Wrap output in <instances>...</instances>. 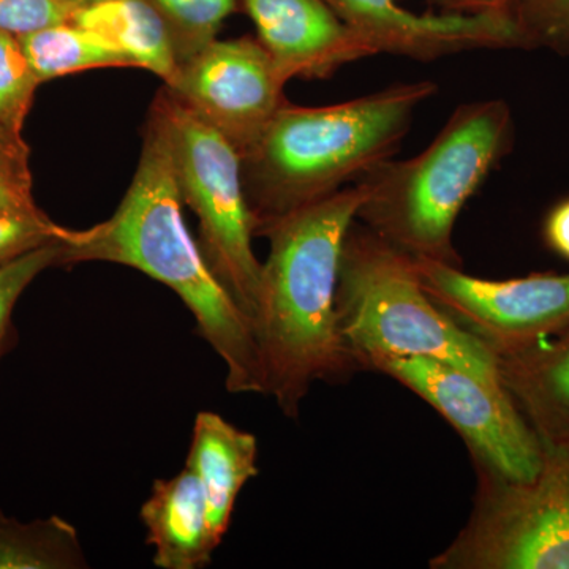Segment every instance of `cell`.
Returning <instances> with one entry per match:
<instances>
[{
	"instance_id": "cell-1",
	"label": "cell",
	"mask_w": 569,
	"mask_h": 569,
	"mask_svg": "<svg viewBox=\"0 0 569 569\" xmlns=\"http://www.w3.org/2000/svg\"><path fill=\"white\" fill-rule=\"evenodd\" d=\"M182 206L167 126L151 104L132 183L110 219L88 230H71L62 242V266L104 261L129 266L167 284L222 359L228 391L266 395L252 320L212 274L183 222Z\"/></svg>"
},
{
	"instance_id": "cell-2",
	"label": "cell",
	"mask_w": 569,
	"mask_h": 569,
	"mask_svg": "<svg viewBox=\"0 0 569 569\" xmlns=\"http://www.w3.org/2000/svg\"><path fill=\"white\" fill-rule=\"evenodd\" d=\"M365 197L356 182L258 231L271 250L261 269L253 329L266 395L287 417H298L316 381L335 383L361 369L340 331L336 291L343 242Z\"/></svg>"
},
{
	"instance_id": "cell-3",
	"label": "cell",
	"mask_w": 569,
	"mask_h": 569,
	"mask_svg": "<svg viewBox=\"0 0 569 569\" xmlns=\"http://www.w3.org/2000/svg\"><path fill=\"white\" fill-rule=\"evenodd\" d=\"M436 93L432 81H415L328 107L284 104L241 156L254 234L391 159L415 112Z\"/></svg>"
},
{
	"instance_id": "cell-4",
	"label": "cell",
	"mask_w": 569,
	"mask_h": 569,
	"mask_svg": "<svg viewBox=\"0 0 569 569\" xmlns=\"http://www.w3.org/2000/svg\"><path fill=\"white\" fill-rule=\"evenodd\" d=\"M515 142L505 100L460 104L425 151L391 157L358 179L366 197L356 220L408 257L462 268L456 222Z\"/></svg>"
},
{
	"instance_id": "cell-5",
	"label": "cell",
	"mask_w": 569,
	"mask_h": 569,
	"mask_svg": "<svg viewBox=\"0 0 569 569\" xmlns=\"http://www.w3.org/2000/svg\"><path fill=\"white\" fill-rule=\"evenodd\" d=\"M336 309L361 369L370 356H425L503 387L496 355L426 293L411 257L358 220L340 254Z\"/></svg>"
},
{
	"instance_id": "cell-6",
	"label": "cell",
	"mask_w": 569,
	"mask_h": 569,
	"mask_svg": "<svg viewBox=\"0 0 569 569\" xmlns=\"http://www.w3.org/2000/svg\"><path fill=\"white\" fill-rule=\"evenodd\" d=\"M152 104L167 126L179 190L197 216V242L206 263L253 323L263 263L253 252L257 234L241 156L164 86Z\"/></svg>"
},
{
	"instance_id": "cell-7",
	"label": "cell",
	"mask_w": 569,
	"mask_h": 569,
	"mask_svg": "<svg viewBox=\"0 0 569 569\" xmlns=\"http://www.w3.org/2000/svg\"><path fill=\"white\" fill-rule=\"evenodd\" d=\"M473 511L433 569H569V443H542L530 481L477 468Z\"/></svg>"
},
{
	"instance_id": "cell-8",
	"label": "cell",
	"mask_w": 569,
	"mask_h": 569,
	"mask_svg": "<svg viewBox=\"0 0 569 569\" xmlns=\"http://www.w3.org/2000/svg\"><path fill=\"white\" fill-rule=\"evenodd\" d=\"M362 369L395 378L458 430L475 467L509 481H530L542 462V441L507 388L425 356H370Z\"/></svg>"
},
{
	"instance_id": "cell-9",
	"label": "cell",
	"mask_w": 569,
	"mask_h": 569,
	"mask_svg": "<svg viewBox=\"0 0 569 569\" xmlns=\"http://www.w3.org/2000/svg\"><path fill=\"white\" fill-rule=\"evenodd\" d=\"M411 260L426 293L492 353L529 347L569 328V274L489 280L456 266Z\"/></svg>"
},
{
	"instance_id": "cell-10",
	"label": "cell",
	"mask_w": 569,
	"mask_h": 569,
	"mask_svg": "<svg viewBox=\"0 0 569 569\" xmlns=\"http://www.w3.org/2000/svg\"><path fill=\"white\" fill-rule=\"evenodd\" d=\"M287 82L261 41L241 37L213 40L164 88L242 156L288 103Z\"/></svg>"
},
{
	"instance_id": "cell-11",
	"label": "cell",
	"mask_w": 569,
	"mask_h": 569,
	"mask_svg": "<svg viewBox=\"0 0 569 569\" xmlns=\"http://www.w3.org/2000/svg\"><path fill=\"white\" fill-rule=\"evenodd\" d=\"M377 51L437 61L477 50H527L512 11L418 14L397 0H325Z\"/></svg>"
},
{
	"instance_id": "cell-12",
	"label": "cell",
	"mask_w": 569,
	"mask_h": 569,
	"mask_svg": "<svg viewBox=\"0 0 569 569\" xmlns=\"http://www.w3.org/2000/svg\"><path fill=\"white\" fill-rule=\"evenodd\" d=\"M258 40L284 80H326L348 63L377 56L325 0H242Z\"/></svg>"
},
{
	"instance_id": "cell-13",
	"label": "cell",
	"mask_w": 569,
	"mask_h": 569,
	"mask_svg": "<svg viewBox=\"0 0 569 569\" xmlns=\"http://www.w3.org/2000/svg\"><path fill=\"white\" fill-rule=\"evenodd\" d=\"M493 355L501 383L539 440L569 443V328L556 340Z\"/></svg>"
},
{
	"instance_id": "cell-14",
	"label": "cell",
	"mask_w": 569,
	"mask_h": 569,
	"mask_svg": "<svg viewBox=\"0 0 569 569\" xmlns=\"http://www.w3.org/2000/svg\"><path fill=\"white\" fill-rule=\"evenodd\" d=\"M140 518L157 568L200 569L211 565L219 545L209 529L203 486L189 468L153 482Z\"/></svg>"
},
{
	"instance_id": "cell-15",
	"label": "cell",
	"mask_w": 569,
	"mask_h": 569,
	"mask_svg": "<svg viewBox=\"0 0 569 569\" xmlns=\"http://www.w3.org/2000/svg\"><path fill=\"white\" fill-rule=\"evenodd\" d=\"M257 455V438L252 433L213 411L197 415L186 467L203 486L209 529L217 545L230 529L239 493L258 475Z\"/></svg>"
},
{
	"instance_id": "cell-16",
	"label": "cell",
	"mask_w": 569,
	"mask_h": 569,
	"mask_svg": "<svg viewBox=\"0 0 569 569\" xmlns=\"http://www.w3.org/2000/svg\"><path fill=\"white\" fill-rule=\"evenodd\" d=\"M71 21L102 36L129 56L137 69L151 71L164 84L178 74L170 32L148 0H102L77 9Z\"/></svg>"
},
{
	"instance_id": "cell-17",
	"label": "cell",
	"mask_w": 569,
	"mask_h": 569,
	"mask_svg": "<svg viewBox=\"0 0 569 569\" xmlns=\"http://www.w3.org/2000/svg\"><path fill=\"white\" fill-rule=\"evenodd\" d=\"M18 37L41 82L93 69H137L132 59L114 44L73 21Z\"/></svg>"
},
{
	"instance_id": "cell-18",
	"label": "cell",
	"mask_w": 569,
	"mask_h": 569,
	"mask_svg": "<svg viewBox=\"0 0 569 569\" xmlns=\"http://www.w3.org/2000/svg\"><path fill=\"white\" fill-rule=\"evenodd\" d=\"M78 531L59 516L22 522L0 509V569H84Z\"/></svg>"
},
{
	"instance_id": "cell-19",
	"label": "cell",
	"mask_w": 569,
	"mask_h": 569,
	"mask_svg": "<svg viewBox=\"0 0 569 569\" xmlns=\"http://www.w3.org/2000/svg\"><path fill=\"white\" fill-rule=\"evenodd\" d=\"M159 11L173 41L179 66L217 39L220 26L239 0H148Z\"/></svg>"
},
{
	"instance_id": "cell-20",
	"label": "cell",
	"mask_w": 569,
	"mask_h": 569,
	"mask_svg": "<svg viewBox=\"0 0 569 569\" xmlns=\"http://www.w3.org/2000/svg\"><path fill=\"white\" fill-rule=\"evenodd\" d=\"M40 84L20 37L0 31V126L3 129L22 137Z\"/></svg>"
},
{
	"instance_id": "cell-21",
	"label": "cell",
	"mask_w": 569,
	"mask_h": 569,
	"mask_svg": "<svg viewBox=\"0 0 569 569\" xmlns=\"http://www.w3.org/2000/svg\"><path fill=\"white\" fill-rule=\"evenodd\" d=\"M62 266V242L39 247L0 266V361L11 339L14 306L26 288L47 269Z\"/></svg>"
},
{
	"instance_id": "cell-22",
	"label": "cell",
	"mask_w": 569,
	"mask_h": 569,
	"mask_svg": "<svg viewBox=\"0 0 569 569\" xmlns=\"http://www.w3.org/2000/svg\"><path fill=\"white\" fill-rule=\"evenodd\" d=\"M512 14L527 51L545 48L569 58V0H518Z\"/></svg>"
},
{
	"instance_id": "cell-23",
	"label": "cell",
	"mask_w": 569,
	"mask_h": 569,
	"mask_svg": "<svg viewBox=\"0 0 569 569\" xmlns=\"http://www.w3.org/2000/svg\"><path fill=\"white\" fill-rule=\"evenodd\" d=\"M70 233V228L52 222L41 211L3 213L0 216V266L39 247L66 242Z\"/></svg>"
},
{
	"instance_id": "cell-24",
	"label": "cell",
	"mask_w": 569,
	"mask_h": 569,
	"mask_svg": "<svg viewBox=\"0 0 569 569\" xmlns=\"http://www.w3.org/2000/svg\"><path fill=\"white\" fill-rule=\"evenodd\" d=\"M40 211L33 201L29 149L0 148V216Z\"/></svg>"
},
{
	"instance_id": "cell-25",
	"label": "cell",
	"mask_w": 569,
	"mask_h": 569,
	"mask_svg": "<svg viewBox=\"0 0 569 569\" xmlns=\"http://www.w3.org/2000/svg\"><path fill=\"white\" fill-rule=\"evenodd\" d=\"M74 11L77 9L63 0H0V31L22 36L71 21Z\"/></svg>"
},
{
	"instance_id": "cell-26",
	"label": "cell",
	"mask_w": 569,
	"mask_h": 569,
	"mask_svg": "<svg viewBox=\"0 0 569 569\" xmlns=\"http://www.w3.org/2000/svg\"><path fill=\"white\" fill-rule=\"evenodd\" d=\"M542 238L553 253L569 261V197L553 206L546 216Z\"/></svg>"
},
{
	"instance_id": "cell-27",
	"label": "cell",
	"mask_w": 569,
	"mask_h": 569,
	"mask_svg": "<svg viewBox=\"0 0 569 569\" xmlns=\"http://www.w3.org/2000/svg\"><path fill=\"white\" fill-rule=\"evenodd\" d=\"M448 13H486V11H512L518 0H429Z\"/></svg>"
},
{
	"instance_id": "cell-28",
	"label": "cell",
	"mask_w": 569,
	"mask_h": 569,
	"mask_svg": "<svg viewBox=\"0 0 569 569\" xmlns=\"http://www.w3.org/2000/svg\"><path fill=\"white\" fill-rule=\"evenodd\" d=\"M0 148L22 149L28 148V146H26L24 138L17 137V134L10 133L9 130L0 126Z\"/></svg>"
},
{
	"instance_id": "cell-29",
	"label": "cell",
	"mask_w": 569,
	"mask_h": 569,
	"mask_svg": "<svg viewBox=\"0 0 569 569\" xmlns=\"http://www.w3.org/2000/svg\"><path fill=\"white\" fill-rule=\"evenodd\" d=\"M63 2L69 3L74 9H82V7L92 6V3L102 2V0H63Z\"/></svg>"
}]
</instances>
